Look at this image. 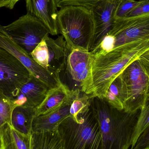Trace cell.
<instances>
[{"instance_id": "6da1fadb", "label": "cell", "mask_w": 149, "mask_h": 149, "mask_svg": "<svg viewBox=\"0 0 149 149\" xmlns=\"http://www.w3.org/2000/svg\"><path fill=\"white\" fill-rule=\"evenodd\" d=\"M91 107L102 135L100 149H129L139 114H130L112 107L105 98L93 96Z\"/></svg>"}, {"instance_id": "7a4b0ae2", "label": "cell", "mask_w": 149, "mask_h": 149, "mask_svg": "<svg viewBox=\"0 0 149 149\" xmlns=\"http://www.w3.org/2000/svg\"><path fill=\"white\" fill-rule=\"evenodd\" d=\"M58 32L68 46L90 52L94 35L95 24L91 10L80 6H66L58 12Z\"/></svg>"}, {"instance_id": "3957f363", "label": "cell", "mask_w": 149, "mask_h": 149, "mask_svg": "<svg viewBox=\"0 0 149 149\" xmlns=\"http://www.w3.org/2000/svg\"><path fill=\"white\" fill-rule=\"evenodd\" d=\"M76 120L70 116L58 128L63 149H100L102 135L97 118L90 108Z\"/></svg>"}, {"instance_id": "277c9868", "label": "cell", "mask_w": 149, "mask_h": 149, "mask_svg": "<svg viewBox=\"0 0 149 149\" xmlns=\"http://www.w3.org/2000/svg\"><path fill=\"white\" fill-rule=\"evenodd\" d=\"M116 79L124 112L136 113L148 103L149 78L137 61L124 69Z\"/></svg>"}, {"instance_id": "5b68a950", "label": "cell", "mask_w": 149, "mask_h": 149, "mask_svg": "<svg viewBox=\"0 0 149 149\" xmlns=\"http://www.w3.org/2000/svg\"><path fill=\"white\" fill-rule=\"evenodd\" d=\"M93 56L88 51L68 46L65 61L58 74L60 82L71 91L86 93L90 78Z\"/></svg>"}, {"instance_id": "8992f818", "label": "cell", "mask_w": 149, "mask_h": 149, "mask_svg": "<svg viewBox=\"0 0 149 149\" xmlns=\"http://www.w3.org/2000/svg\"><path fill=\"white\" fill-rule=\"evenodd\" d=\"M0 29L30 56L34 49L49 34L42 21L28 13L7 26L0 24Z\"/></svg>"}, {"instance_id": "52a82bcc", "label": "cell", "mask_w": 149, "mask_h": 149, "mask_svg": "<svg viewBox=\"0 0 149 149\" xmlns=\"http://www.w3.org/2000/svg\"><path fill=\"white\" fill-rule=\"evenodd\" d=\"M31 74L17 58L0 47V91L11 101Z\"/></svg>"}, {"instance_id": "ba28073f", "label": "cell", "mask_w": 149, "mask_h": 149, "mask_svg": "<svg viewBox=\"0 0 149 149\" xmlns=\"http://www.w3.org/2000/svg\"><path fill=\"white\" fill-rule=\"evenodd\" d=\"M66 46V41L62 35L56 39L48 35L34 49L31 56L38 64L58 78L65 61Z\"/></svg>"}, {"instance_id": "9c48e42d", "label": "cell", "mask_w": 149, "mask_h": 149, "mask_svg": "<svg viewBox=\"0 0 149 149\" xmlns=\"http://www.w3.org/2000/svg\"><path fill=\"white\" fill-rule=\"evenodd\" d=\"M108 34L114 38V49L130 41L148 36L149 35V13L115 19Z\"/></svg>"}, {"instance_id": "30bf717a", "label": "cell", "mask_w": 149, "mask_h": 149, "mask_svg": "<svg viewBox=\"0 0 149 149\" xmlns=\"http://www.w3.org/2000/svg\"><path fill=\"white\" fill-rule=\"evenodd\" d=\"M0 47L8 52L17 58L37 79L50 88L60 83L58 78L37 63L30 56L14 42L8 36L0 29Z\"/></svg>"}, {"instance_id": "8fae6325", "label": "cell", "mask_w": 149, "mask_h": 149, "mask_svg": "<svg viewBox=\"0 0 149 149\" xmlns=\"http://www.w3.org/2000/svg\"><path fill=\"white\" fill-rule=\"evenodd\" d=\"M120 0H101L91 9L95 24L94 35L90 52L94 50L110 31Z\"/></svg>"}, {"instance_id": "7c38bea8", "label": "cell", "mask_w": 149, "mask_h": 149, "mask_svg": "<svg viewBox=\"0 0 149 149\" xmlns=\"http://www.w3.org/2000/svg\"><path fill=\"white\" fill-rule=\"evenodd\" d=\"M27 13L42 21L49 34H59L57 23L58 7L56 0H25Z\"/></svg>"}, {"instance_id": "4fadbf2b", "label": "cell", "mask_w": 149, "mask_h": 149, "mask_svg": "<svg viewBox=\"0 0 149 149\" xmlns=\"http://www.w3.org/2000/svg\"><path fill=\"white\" fill-rule=\"evenodd\" d=\"M49 88L31 74L30 79L21 86L17 97L11 101L17 106L37 108L44 100Z\"/></svg>"}, {"instance_id": "5bb4252c", "label": "cell", "mask_w": 149, "mask_h": 149, "mask_svg": "<svg viewBox=\"0 0 149 149\" xmlns=\"http://www.w3.org/2000/svg\"><path fill=\"white\" fill-rule=\"evenodd\" d=\"M70 105L71 97L70 100L58 109L46 114L35 116L32 123L31 133L49 132L58 129L59 125L71 116Z\"/></svg>"}, {"instance_id": "9a60e30c", "label": "cell", "mask_w": 149, "mask_h": 149, "mask_svg": "<svg viewBox=\"0 0 149 149\" xmlns=\"http://www.w3.org/2000/svg\"><path fill=\"white\" fill-rule=\"evenodd\" d=\"M71 92L61 82L49 88L42 103L36 108V116L46 114L58 109L70 99Z\"/></svg>"}, {"instance_id": "2e32d148", "label": "cell", "mask_w": 149, "mask_h": 149, "mask_svg": "<svg viewBox=\"0 0 149 149\" xmlns=\"http://www.w3.org/2000/svg\"><path fill=\"white\" fill-rule=\"evenodd\" d=\"M31 136L14 129L8 123L0 129V149H30Z\"/></svg>"}, {"instance_id": "e0dca14e", "label": "cell", "mask_w": 149, "mask_h": 149, "mask_svg": "<svg viewBox=\"0 0 149 149\" xmlns=\"http://www.w3.org/2000/svg\"><path fill=\"white\" fill-rule=\"evenodd\" d=\"M36 115V108L24 106L15 107L11 113V127L20 133L31 136L33 120Z\"/></svg>"}, {"instance_id": "ac0fdd59", "label": "cell", "mask_w": 149, "mask_h": 149, "mask_svg": "<svg viewBox=\"0 0 149 149\" xmlns=\"http://www.w3.org/2000/svg\"><path fill=\"white\" fill-rule=\"evenodd\" d=\"M30 149H63L62 138L58 130L31 133Z\"/></svg>"}, {"instance_id": "d6986e66", "label": "cell", "mask_w": 149, "mask_h": 149, "mask_svg": "<svg viewBox=\"0 0 149 149\" xmlns=\"http://www.w3.org/2000/svg\"><path fill=\"white\" fill-rule=\"evenodd\" d=\"M71 92L70 113L71 116L77 120L79 116L84 113L90 108L92 97L81 91Z\"/></svg>"}, {"instance_id": "ffe728a7", "label": "cell", "mask_w": 149, "mask_h": 149, "mask_svg": "<svg viewBox=\"0 0 149 149\" xmlns=\"http://www.w3.org/2000/svg\"><path fill=\"white\" fill-rule=\"evenodd\" d=\"M149 127V103L141 109L131 140L130 149L134 147L137 139L143 132Z\"/></svg>"}, {"instance_id": "44dd1931", "label": "cell", "mask_w": 149, "mask_h": 149, "mask_svg": "<svg viewBox=\"0 0 149 149\" xmlns=\"http://www.w3.org/2000/svg\"><path fill=\"white\" fill-rule=\"evenodd\" d=\"M14 108L11 101L0 91V129L5 123L11 125V113Z\"/></svg>"}, {"instance_id": "7402d4cb", "label": "cell", "mask_w": 149, "mask_h": 149, "mask_svg": "<svg viewBox=\"0 0 149 149\" xmlns=\"http://www.w3.org/2000/svg\"><path fill=\"white\" fill-rule=\"evenodd\" d=\"M145 0H120L114 14L115 19L127 16L128 15Z\"/></svg>"}, {"instance_id": "603a6c76", "label": "cell", "mask_w": 149, "mask_h": 149, "mask_svg": "<svg viewBox=\"0 0 149 149\" xmlns=\"http://www.w3.org/2000/svg\"><path fill=\"white\" fill-rule=\"evenodd\" d=\"M105 100L110 105L119 110H123V104L120 95L118 82L115 80L109 88L105 97Z\"/></svg>"}, {"instance_id": "cb8c5ba5", "label": "cell", "mask_w": 149, "mask_h": 149, "mask_svg": "<svg viewBox=\"0 0 149 149\" xmlns=\"http://www.w3.org/2000/svg\"><path fill=\"white\" fill-rule=\"evenodd\" d=\"M58 8L74 6L83 7L91 10L101 0H56Z\"/></svg>"}, {"instance_id": "d4e9b609", "label": "cell", "mask_w": 149, "mask_h": 149, "mask_svg": "<svg viewBox=\"0 0 149 149\" xmlns=\"http://www.w3.org/2000/svg\"><path fill=\"white\" fill-rule=\"evenodd\" d=\"M148 147H149V127L139 136L133 149L145 148Z\"/></svg>"}, {"instance_id": "484cf974", "label": "cell", "mask_w": 149, "mask_h": 149, "mask_svg": "<svg viewBox=\"0 0 149 149\" xmlns=\"http://www.w3.org/2000/svg\"><path fill=\"white\" fill-rule=\"evenodd\" d=\"M149 13V0H145L143 3L132 10L126 17L136 16Z\"/></svg>"}, {"instance_id": "4316f807", "label": "cell", "mask_w": 149, "mask_h": 149, "mask_svg": "<svg viewBox=\"0 0 149 149\" xmlns=\"http://www.w3.org/2000/svg\"><path fill=\"white\" fill-rule=\"evenodd\" d=\"M145 74L149 78V53L141 56L137 60Z\"/></svg>"}, {"instance_id": "83f0119b", "label": "cell", "mask_w": 149, "mask_h": 149, "mask_svg": "<svg viewBox=\"0 0 149 149\" xmlns=\"http://www.w3.org/2000/svg\"><path fill=\"white\" fill-rule=\"evenodd\" d=\"M18 1L17 0H0V8H5L12 9Z\"/></svg>"}, {"instance_id": "f1b7e54d", "label": "cell", "mask_w": 149, "mask_h": 149, "mask_svg": "<svg viewBox=\"0 0 149 149\" xmlns=\"http://www.w3.org/2000/svg\"><path fill=\"white\" fill-rule=\"evenodd\" d=\"M148 98L149 99V88H148Z\"/></svg>"}, {"instance_id": "f546056e", "label": "cell", "mask_w": 149, "mask_h": 149, "mask_svg": "<svg viewBox=\"0 0 149 149\" xmlns=\"http://www.w3.org/2000/svg\"><path fill=\"white\" fill-rule=\"evenodd\" d=\"M140 149H149V147H148V148H145Z\"/></svg>"}, {"instance_id": "4dcf8cb0", "label": "cell", "mask_w": 149, "mask_h": 149, "mask_svg": "<svg viewBox=\"0 0 149 149\" xmlns=\"http://www.w3.org/2000/svg\"><path fill=\"white\" fill-rule=\"evenodd\" d=\"M17 1H20V0H17Z\"/></svg>"}]
</instances>
